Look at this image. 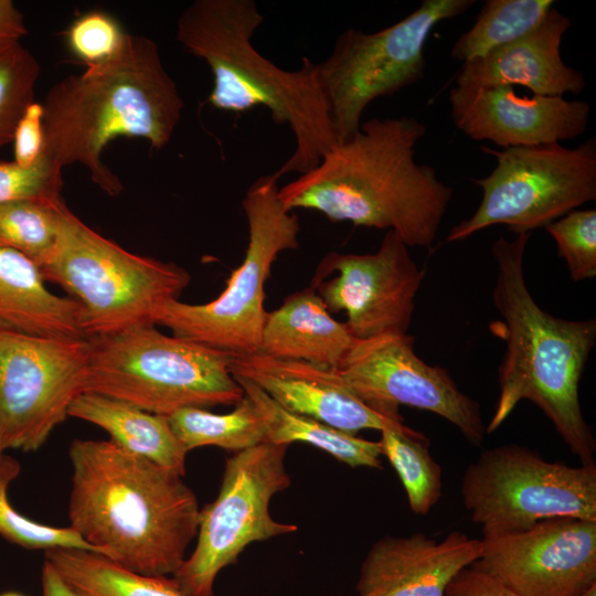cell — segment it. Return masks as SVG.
<instances>
[{
    "label": "cell",
    "instance_id": "cell-1",
    "mask_svg": "<svg viewBox=\"0 0 596 596\" xmlns=\"http://www.w3.org/2000/svg\"><path fill=\"white\" fill-rule=\"evenodd\" d=\"M68 455V526L130 571L173 575L196 538L201 510L183 476L110 439H74Z\"/></svg>",
    "mask_w": 596,
    "mask_h": 596
},
{
    "label": "cell",
    "instance_id": "cell-2",
    "mask_svg": "<svg viewBox=\"0 0 596 596\" xmlns=\"http://www.w3.org/2000/svg\"><path fill=\"white\" fill-rule=\"evenodd\" d=\"M426 127L412 117L372 118L320 162L279 188L287 211L312 210L331 222L393 231L407 247L435 241L453 188L415 161Z\"/></svg>",
    "mask_w": 596,
    "mask_h": 596
},
{
    "label": "cell",
    "instance_id": "cell-3",
    "mask_svg": "<svg viewBox=\"0 0 596 596\" xmlns=\"http://www.w3.org/2000/svg\"><path fill=\"white\" fill-rule=\"evenodd\" d=\"M42 106L43 153L61 170L84 166L95 184L115 195L123 184L102 160L105 148L125 137L162 149L181 120L184 103L157 43L128 33L116 56L54 84Z\"/></svg>",
    "mask_w": 596,
    "mask_h": 596
},
{
    "label": "cell",
    "instance_id": "cell-4",
    "mask_svg": "<svg viewBox=\"0 0 596 596\" xmlns=\"http://www.w3.org/2000/svg\"><path fill=\"white\" fill-rule=\"evenodd\" d=\"M531 233L499 237L492 300L501 319L492 332L505 340L499 366V397L486 426L493 433L521 401L535 404L582 465H595L596 441L586 423L578 385L596 340L595 320H566L543 310L531 295L523 259Z\"/></svg>",
    "mask_w": 596,
    "mask_h": 596
},
{
    "label": "cell",
    "instance_id": "cell-5",
    "mask_svg": "<svg viewBox=\"0 0 596 596\" xmlns=\"http://www.w3.org/2000/svg\"><path fill=\"white\" fill-rule=\"evenodd\" d=\"M264 15L254 0H195L177 21V41L203 60L213 75L207 103L241 114L263 106L278 125H288L295 149L273 175L306 173L337 142L330 109L307 56L286 71L258 53L252 36Z\"/></svg>",
    "mask_w": 596,
    "mask_h": 596
},
{
    "label": "cell",
    "instance_id": "cell-6",
    "mask_svg": "<svg viewBox=\"0 0 596 596\" xmlns=\"http://www.w3.org/2000/svg\"><path fill=\"white\" fill-rule=\"evenodd\" d=\"M88 340L84 392L166 417L187 407L236 405L244 397L230 371L231 352L167 336L151 323Z\"/></svg>",
    "mask_w": 596,
    "mask_h": 596
},
{
    "label": "cell",
    "instance_id": "cell-7",
    "mask_svg": "<svg viewBox=\"0 0 596 596\" xmlns=\"http://www.w3.org/2000/svg\"><path fill=\"white\" fill-rule=\"evenodd\" d=\"M40 270L79 305L87 339L153 324L156 308L178 299L191 280L174 263L132 254L104 237L65 203L56 247Z\"/></svg>",
    "mask_w": 596,
    "mask_h": 596
},
{
    "label": "cell",
    "instance_id": "cell-8",
    "mask_svg": "<svg viewBox=\"0 0 596 596\" xmlns=\"http://www.w3.org/2000/svg\"><path fill=\"white\" fill-rule=\"evenodd\" d=\"M273 174L258 178L246 191L242 207L248 225V244L242 264L214 300L190 305L170 299L156 308L152 323L173 336L233 354L259 351L265 310V283L277 256L299 246L298 216L287 211Z\"/></svg>",
    "mask_w": 596,
    "mask_h": 596
},
{
    "label": "cell",
    "instance_id": "cell-9",
    "mask_svg": "<svg viewBox=\"0 0 596 596\" xmlns=\"http://www.w3.org/2000/svg\"><path fill=\"white\" fill-rule=\"evenodd\" d=\"M494 169L473 182L482 198L475 213L454 225L446 242L464 241L475 233L504 224L515 235L531 233L596 200V139L575 148L561 142L494 150Z\"/></svg>",
    "mask_w": 596,
    "mask_h": 596
},
{
    "label": "cell",
    "instance_id": "cell-10",
    "mask_svg": "<svg viewBox=\"0 0 596 596\" xmlns=\"http://www.w3.org/2000/svg\"><path fill=\"white\" fill-rule=\"evenodd\" d=\"M475 0H424L407 17L383 30L347 29L330 55L317 63L337 142L353 137L364 109L374 99L393 95L425 75V45L441 21L465 13Z\"/></svg>",
    "mask_w": 596,
    "mask_h": 596
},
{
    "label": "cell",
    "instance_id": "cell-11",
    "mask_svg": "<svg viewBox=\"0 0 596 596\" xmlns=\"http://www.w3.org/2000/svg\"><path fill=\"white\" fill-rule=\"evenodd\" d=\"M460 494L482 538L555 517L596 520V465L570 466L525 446L501 445L467 466Z\"/></svg>",
    "mask_w": 596,
    "mask_h": 596
},
{
    "label": "cell",
    "instance_id": "cell-12",
    "mask_svg": "<svg viewBox=\"0 0 596 596\" xmlns=\"http://www.w3.org/2000/svg\"><path fill=\"white\" fill-rule=\"evenodd\" d=\"M287 448L262 443L226 460L217 497L200 510L195 547L173 574L187 596H213L220 572L251 543L298 530L269 512L273 497L291 483L285 467Z\"/></svg>",
    "mask_w": 596,
    "mask_h": 596
},
{
    "label": "cell",
    "instance_id": "cell-13",
    "mask_svg": "<svg viewBox=\"0 0 596 596\" xmlns=\"http://www.w3.org/2000/svg\"><path fill=\"white\" fill-rule=\"evenodd\" d=\"M88 339L49 338L0 326V455L39 450L84 392Z\"/></svg>",
    "mask_w": 596,
    "mask_h": 596
},
{
    "label": "cell",
    "instance_id": "cell-14",
    "mask_svg": "<svg viewBox=\"0 0 596 596\" xmlns=\"http://www.w3.org/2000/svg\"><path fill=\"white\" fill-rule=\"evenodd\" d=\"M336 370L359 398L380 412L401 416L400 405L432 412L475 446L487 435L479 403L460 391L446 369L423 361L407 333L355 340Z\"/></svg>",
    "mask_w": 596,
    "mask_h": 596
},
{
    "label": "cell",
    "instance_id": "cell-15",
    "mask_svg": "<svg viewBox=\"0 0 596 596\" xmlns=\"http://www.w3.org/2000/svg\"><path fill=\"white\" fill-rule=\"evenodd\" d=\"M424 276L405 243L387 231L373 254L328 253L310 287L329 312H345L347 328L362 340L407 333Z\"/></svg>",
    "mask_w": 596,
    "mask_h": 596
},
{
    "label": "cell",
    "instance_id": "cell-16",
    "mask_svg": "<svg viewBox=\"0 0 596 596\" xmlns=\"http://www.w3.org/2000/svg\"><path fill=\"white\" fill-rule=\"evenodd\" d=\"M481 544L470 566L518 596H581L596 585V520L549 518Z\"/></svg>",
    "mask_w": 596,
    "mask_h": 596
},
{
    "label": "cell",
    "instance_id": "cell-17",
    "mask_svg": "<svg viewBox=\"0 0 596 596\" xmlns=\"http://www.w3.org/2000/svg\"><path fill=\"white\" fill-rule=\"evenodd\" d=\"M450 115L458 130L502 149L572 140L586 130L590 107L563 96L519 95L513 86H455Z\"/></svg>",
    "mask_w": 596,
    "mask_h": 596
},
{
    "label": "cell",
    "instance_id": "cell-18",
    "mask_svg": "<svg viewBox=\"0 0 596 596\" xmlns=\"http://www.w3.org/2000/svg\"><path fill=\"white\" fill-rule=\"evenodd\" d=\"M230 371L257 385L287 411L350 434L384 428L419 434L406 426L402 416L380 412L359 398L336 369L276 359L258 351L234 354Z\"/></svg>",
    "mask_w": 596,
    "mask_h": 596
},
{
    "label": "cell",
    "instance_id": "cell-19",
    "mask_svg": "<svg viewBox=\"0 0 596 596\" xmlns=\"http://www.w3.org/2000/svg\"><path fill=\"white\" fill-rule=\"evenodd\" d=\"M481 550V539L459 531L440 542L422 532L385 535L362 562L356 596H445L449 583Z\"/></svg>",
    "mask_w": 596,
    "mask_h": 596
},
{
    "label": "cell",
    "instance_id": "cell-20",
    "mask_svg": "<svg viewBox=\"0 0 596 596\" xmlns=\"http://www.w3.org/2000/svg\"><path fill=\"white\" fill-rule=\"evenodd\" d=\"M572 20L553 7L542 22L522 38L462 63L456 86L489 88L523 86L534 95L579 94L582 72L564 63L561 44Z\"/></svg>",
    "mask_w": 596,
    "mask_h": 596
},
{
    "label": "cell",
    "instance_id": "cell-21",
    "mask_svg": "<svg viewBox=\"0 0 596 596\" xmlns=\"http://www.w3.org/2000/svg\"><path fill=\"white\" fill-rule=\"evenodd\" d=\"M355 340L345 323L337 321L316 290L308 287L267 312L259 352L338 369Z\"/></svg>",
    "mask_w": 596,
    "mask_h": 596
},
{
    "label": "cell",
    "instance_id": "cell-22",
    "mask_svg": "<svg viewBox=\"0 0 596 596\" xmlns=\"http://www.w3.org/2000/svg\"><path fill=\"white\" fill-rule=\"evenodd\" d=\"M38 265L0 247V326L41 337L87 339L79 305L51 292Z\"/></svg>",
    "mask_w": 596,
    "mask_h": 596
},
{
    "label": "cell",
    "instance_id": "cell-23",
    "mask_svg": "<svg viewBox=\"0 0 596 596\" xmlns=\"http://www.w3.org/2000/svg\"><path fill=\"white\" fill-rule=\"evenodd\" d=\"M68 416L103 428L123 449L184 476L189 451L168 417L92 392H83L73 401Z\"/></svg>",
    "mask_w": 596,
    "mask_h": 596
},
{
    "label": "cell",
    "instance_id": "cell-24",
    "mask_svg": "<svg viewBox=\"0 0 596 596\" xmlns=\"http://www.w3.org/2000/svg\"><path fill=\"white\" fill-rule=\"evenodd\" d=\"M233 376L264 418L265 443L288 446L292 443H305L352 468H382L383 453L379 440L360 438L311 417L287 411L251 381Z\"/></svg>",
    "mask_w": 596,
    "mask_h": 596
},
{
    "label": "cell",
    "instance_id": "cell-25",
    "mask_svg": "<svg viewBox=\"0 0 596 596\" xmlns=\"http://www.w3.org/2000/svg\"><path fill=\"white\" fill-rule=\"evenodd\" d=\"M45 560L81 596H187L173 577L140 574L94 552L51 549Z\"/></svg>",
    "mask_w": 596,
    "mask_h": 596
},
{
    "label": "cell",
    "instance_id": "cell-26",
    "mask_svg": "<svg viewBox=\"0 0 596 596\" xmlns=\"http://www.w3.org/2000/svg\"><path fill=\"white\" fill-rule=\"evenodd\" d=\"M168 421L188 451L202 446H217L238 453L266 441L264 418L245 395L226 414L187 407L168 416Z\"/></svg>",
    "mask_w": 596,
    "mask_h": 596
},
{
    "label": "cell",
    "instance_id": "cell-27",
    "mask_svg": "<svg viewBox=\"0 0 596 596\" xmlns=\"http://www.w3.org/2000/svg\"><path fill=\"white\" fill-rule=\"evenodd\" d=\"M553 0H487L473 25L454 43L450 56L465 63L509 44L535 29Z\"/></svg>",
    "mask_w": 596,
    "mask_h": 596
},
{
    "label": "cell",
    "instance_id": "cell-28",
    "mask_svg": "<svg viewBox=\"0 0 596 596\" xmlns=\"http://www.w3.org/2000/svg\"><path fill=\"white\" fill-rule=\"evenodd\" d=\"M383 456L387 458L406 492L413 513L427 514L443 492V471L428 450V438L394 428L381 430Z\"/></svg>",
    "mask_w": 596,
    "mask_h": 596
},
{
    "label": "cell",
    "instance_id": "cell-29",
    "mask_svg": "<svg viewBox=\"0 0 596 596\" xmlns=\"http://www.w3.org/2000/svg\"><path fill=\"white\" fill-rule=\"evenodd\" d=\"M64 203L19 200L0 205V247L21 253L41 268L56 247Z\"/></svg>",
    "mask_w": 596,
    "mask_h": 596
},
{
    "label": "cell",
    "instance_id": "cell-30",
    "mask_svg": "<svg viewBox=\"0 0 596 596\" xmlns=\"http://www.w3.org/2000/svg\"><path fill=\"white\" fill-rule=\"evenodd\" d=\"M21 472L20 462L9 453L0 455V536L28 550L75 549L96 553L70 526L56 528L36 522L15 510L9 487Z\"/></svg>",
    "mask_w": 596,
    "mask_h": 596
},
{
    "label": "cell",
    "instance_id": "cell-31",
    "mask_svg": "<svg viewBox=\"0 0 596 596\" xmlns=\"http://www.w3.org/2000/svg\"><path fill=\"white\" fill-rule=\"evenodd\" d=\"M41 66L21 40L0 38V150L13 140L25 108L34 102Z\"/></svg>",
    "mask_w": 596,
    "mask_h": 596
},
{
    "label": "cell",
    "instance_id": "cell-32",
    "mask_svg": "<svg viewBox=\"0 0 596 596\" xmlns=\"http://www.w3.org/2000/svg\"><path fill=\"white\" fill-rule=\"evenodd\" d=\"M574 281L596 277V210H572L545 226Z\"/></svg>",
    "mask_w": 596,
    "mask_h": 596
},
{
    "label": "cell",
    "instance_id": "cell-33",
    "mask_svg": "<svg viewBox=\"0 0 596 596\" xmlns=\"http://www.w3.org/2000/svg\"><path fill=\"white\" fill-rule=\"evenodd\" d=\"M127 35L111 14L93 10L82 13L70 24L65 39L71 53L91 67L116 56Z\"/></svg>",
    "mask_w": 596,
    "mask_h": 596
},
{
    "label": "cell",
    "instance_id": "cell-34",
    "mask_svg": "<svg viewBox=\"0 0 596 596\" xmlns=\"http://www.w3.org/2000/svg\"><path fill=\"white\" fill-rule=\"evenodd\" d=\"M44 153L30 167L0 161V205L19 200L62 199V174Z\"/></svg>",
    "mask_w": 596,
    "mask_h": 596
},
{
    "label": "cell",
    "instance_id": "cell-35",
    "mask_svg": "<svg viewBox=\"0 0 596 596\" xmlns=\"http://www.w3.org/2000/svg\"><path fill=\"white\" fill-rule=\"evenodd\" d=\"M42 103H31L19 119L14 134V162L22 167L34 164L44 152Z\"/></svg>",
    "mask_w": 596,
    "mask_h": 596
},
{
    "label": "cell",
    "instance_id": "cell-36",
    "mask_svg": "<svg viewBox=\"0 0 596 596\" xmlns=\"http://www.w3.org/2000/svg\"><path fill=\"white\" fill-rule=\"evenodd\" d=\"M445 596H518L491 575L472 566L460 571L446 588Z\"/></svg>",
    "mask_w": 596,
    "mask_h": 596
},
{
    "label": "cell",
    "instance_id": "cell-37",
    "mask_svg": "<svg viewBox=\"0 0 596 596\" xmlns=\"http://www.w3.org/2000/svg\"><path fill=\"white\" fill-rule=\"evenodd\" d=\"M24 17L11 0H0V38L21 40L28 34Z\"/></svg>",
    "mask_w": 596,
    "mask_h": 596
},
{
    "label": "cell",
    "instance_id": "cell-38",
    "mask_svg": "<svg viewBox=\"0 0 596 596\" xmlns=\"http://www.w3.org/2000/svg\"><path fill=\"white\" fill-rule=\"evenodd\" d=\"M42 596H81L60 575L56 568L44 561L41 571Z\"/></svg>",
    "mask_w": 596,
    "mask_h": 596
},
{
    "label": "cell",
    "instance_id": "cell-39",
    "mask_svg": "<svg viewBox=\"0 0 596 596\" xmlns=\"http://www.w3.org/2000/svg\"><path fill=\"white\" fill-rule=\"evenodd\" d=\"M581 596H596V585L589 588L587 592H585Z\"/></svg>",
    "mask_w": 596,
    "mask_h": 596
},
{
    "label": "cell",
    "instance_id": "cell-40",
    "mask_svg": "<svg viewBox=\"0 0 596 596\" xmlns=\"http://www.w3.org/2000/svg\"><path fill=\"white\" fill-rule=\"evenodd\" d=\"M0 596H24V595L19 592L10 590V592H4L0 594Z\"/></svg>",
    "mask_w": 596,
    "mask_h": 596
}]
</instances>
